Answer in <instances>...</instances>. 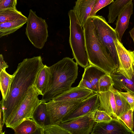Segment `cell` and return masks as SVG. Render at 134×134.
Wrapping results in <instances>:
<instances>
[{
  "label": "cell",
  "instance_id": "1",
  "mask_svg": "<svg viewBox=\"0 0 134 134\" xmlns=\"http://www.w3.org/2000/svg\"><path fill=\"white\" fill-rule=\"evenodd\" d=\"M41 56L24 59L19 63L13 75L8 97L0 101L3 125L9 117L19 105L37 75L44 66Z\"/></svg>",
  "mask_w": 134,
  "mask_h": 134
},
{
  "label": "cell",
  "instance_id": "2",
  "mask_svg": "<svg viewBox=\"0 0 134 134\" xmlns=\"http://www.w3.org/2000/svg\"><path fill=\"white\" fill-rule=\"evenodd\" d=\"M77 65L73 58L65 57L49 66L51 80L41 101L47 102L70 89L77 78Z\"/></svg>",
  "mask_w": 134,
  "mask_h": 134
},
{
  "label": "cell",
  "instance_id": "3",
  "mask_svg": "<svg viewBox=\"0 0 134 134\" xmlns=\"http://www.w3.org/2000/svg\"><path fill=\"white\" fill-rule=\"evenodd\" d=\"M83 27L90 64L97 66L110 75L116 72L117 67L98 39L91 16L88 18Z\"/></svg>",
  "mask_w": 134,
  "mask_h": 134
},
{
  "label": "cell",
  "instance_id": "4",
  "mask_svg": "<svg viewBox=\"0 0 134 134\" xmlns=\"http://www.w3.org/2000/svg\"><path fill=\"white\" fill-rule=\"evenodd\" d=\"M70 35L69 42L74 58L78 65L84 68L89 65L84 30L73 10L69 11Z\"/></svg>",
  "mask_w": 134,
  "mask_h": 134
},
{
  "label": "cell",
  "instance_id": "5",
  "mask_svg": "<svg viewBox=\"0 0 134 134\" xmlns=\"http://www.w3.org/2000/svg\"><path fill=\"white\" fill-rule=\"evenodd\" d=\"M39 95L34 85L31 86L19 105L5 121L6 127L14 130L23 121L31 119L35 110L41 101L39 99Z\"/></svg>",
  "mask_w": 134,
  "mask_h": 134
},
{
  "label": "cell",
  "instance_id": "6",
  "mask_svg": "<svg viewBox=\"0 0 134 134\" xmlns=\"http://www.w3.org/2000/svg\"><path fill=\"white\" fill-rule=\"evenodd\" d=\"M91 17L98 39L118 68V57L114 42L118 38L115 29L108 24L103 16L96 15Z\"/></svg>",
  "mask_w": 134,
  "mask_h": 134
},
{
  "label": "cell",
  "instance_id": "7",
  "mask_svg": "<svg viewBox=\"0 0 134 134\" xmlns=\"http://www.w3.org/2000/svg\"><path fill=\"white\" fill-rule=\"evenodd\" d=\"M48 27L44 19L38 16L32 9L30 10L25 34L35 47L41 49L44 47L48 37Z\"/></svg>",
  "mask_w": 134,
  "mask_h": 134
},
{
  "label": "cell",
  "instance_id": "8",
  "mask_svg": "<svg viewBox=\"0 0 134 134\" xmlns=\"http://www.w3.org/2000/svg\"><path fill=\"white\" fill-rule=\"evenodd\" d=\"M114 42L119 64L116 72L132 79L134 77V52L127 50L118 39Z\"/></svg>",
  "mask_w": 134,
  "mask_h": 134
},
{
  "label": "cell",
  "instance_id": "9",
  "mask_svg": "<svg viewBox=\"0 0 134 134\" xmlns=\"http://www.w3.org/2000/svg\"><path fill=\"white\" fill-rule=\"evenodd\" d=\"M83 100L56 101L51 100L46 102L51 124H58L60 123L63 119L70 113Z\"/></svg>",
  "mask_w": 134,
  "mask_h": 134
},
{
  "label": "cell",
  "instance_id": "10",
  "mask_svg": "<svg viewBox=\"0 0 134 134\" xmlns=\"http://www.w3.org/2000/svg\"><path fill=\"white\" fill-rule=\"evenodd\" d=\"M95 111L58 125L68 131L71 134H91L95 122L94 119Z\"/></svg>",
  "mask_w": 134,
  "mask_h": 134
},
{
  "label": "cell",
  "instance_id": "11",
  "mask_svg": "<svg viewBox=\"0 0 134 134\" xmlns=\"http://www.w3.org/2000/svg\"><path fill=\"white\" fill-rule=\"evenodd\" d=\"M100 105L98 93H94L84 99L61 123L69 121L85 115L98 109Z\"/></svg>",
  "mask_w": 134,
  "mask_h": 134
},
{
  "label": "cell",
  "instance_id": "12",
  "mask_svg": "<svg viewBox=\"0 0 134 134\" xmlns=\"http://www.w3.org/2000/svg\"><path fill=\"white\" fill-rule=\"evenodd\" d=\"M134 134L120 119L113 118L109 122H95L91 134Z\"/></svg>",
  "mask_w": 134,
  "mask_h": 134
},
{
  "label": "cell",
  "instance_id": "13",
  "mask_svg": "<svg viewBox=\"0 0 134 134\" xmlns=\"http://www.w3.org/2000/svg\"><path fill=\"white\" fill-rule=\"evenodd\" d=\"M94 93L91 90L77 86L71 87L52 100L56 101H79L84 99Z\"/></svg>",
  "mask_w": 134,
  "mask_h": 134
},
{
  "label": "cell",
  "instance_id": "14",
  "mask_svg": "<svg viewBox=\"0 0 134 134\" xmlns=\"http://www.w3.org/2000/svg\"><path fill=\"white\" fill-rule=\"evenodd\" d=\"M133 3L131 2L127 5L118 16L114 29L118 39L121 42L123 35L128 27L129 20L133 14Z\"/></svg>",
  "mask_w": 134,
  "mask_h": 134
},
{
  "label": "cell",
  "instance_id": "15",
  "mask_svg": "<svg viewBox=\"0 0 134 134\" xmlns=\"http://www.w3.org/2000/svg\"><path fill=\"white\" fill-rule=\"evenodd\" d=\"M100 105L99 110L104 111L113 118H117L114 93L111 90L98 93Z\"/></svg>",
  "mask_w": 134,
  "mask_h": 134
},
{
  "label": "cell",
  "instance_id": "16",
  "mask_svg": "<svg viewBox=\"0 0 134 134\" xmlns=\"http://www.w3.org/2000/svg\"><path fill=\"white\" fill-rule=\"evenodd\" d=\"M96 0H77L73 10L83 27L89 17Z\"/></svg>",
  "mask_w": 134,
  "mask_h": 134
},
{
  "label": "cell",
  "instance_id": "17",
  "mask_svg": "<svg viewBox=\"0 0 134 134\" xmlns=\"http://www.w3.org/2000/svg\"><path fill=\"white\" fill-rule=\"evenodd\" d=\"M51 80L49 67L45 65L38 72L34 84L40 95L43 96L46 92Z\"/></svg>",
  "mask_w": 134,
  "mask_h": 134
},
{
  "label": "cell",
  "instance_id": "18",
  "mask_svg": "<svg viewBox=\"0 0 134 134\" xmlns=\"http://www.w3.org/2000/svg\"><path fill=\"white\" fill-rule=\"evenodd\" d=\"M110 75L115 89L119 91L129 92L134 95V77L131 80L116 72Z\"/></svg>",
  "mask_w": 134,
  "mask_h": 134
},
{
  "label": "cell",
  "instance_id": "19",
  "mask_svg": "<svg viewBox=\"0 0 134 134\" xmlns=\"http://www.w3.org/2000/svg\"><path fill=\"white\" fill-rule=\"evenodd\" d=\"M31 119L35 122L38 128L51 124L46 102L41 101L35 110Z\"/></svg>",
  "mask_w": 134,
  "mask_h": 134
},
{
  "label": "cell",
  "instance_id": "20",
  "mask_svg": "<svg viewBox=\"0 0 134 134\" xmlns=\"http://www.w3.org/2000/svg\"><path fill=\"white\" fill-rule=\"evenodd\" d=\"M105 74H107L97 66L90 64L85 68L83 75L91 82L94 92L98 93L99 80L101 77Z\"/></svg>",
  "mask_w": 134,
  "mask_h": 134
},
{
  "label": "cell",
  "instance_id": "21",
  "mask_svg": "<svg viewBox=\"0 0 134 134\" xmlns=\"http://www.w3.org/2000/svg\"><path fill=\"white\" fill-rule=\"evenodd\" d=\"M27 18L0 23V37L15 32L27 23Z\"/></svg>",
  "mask_w": 134,
  "mask_h": 134
},
{
  "label": "cell",
  "instance_id": "22",
  "mask_svg": "<svg viewBox=\"0 0 134 134\" xmlns=\"http://www.w3.org/2000/svg\"><path fill=\"white\" fill-rule=\"evenodd\" d=\"M132 0H116L109 7L108 23H113L125 7Z\"/></svg>",
  "mask_w": 134,
  "mask_h": 134
},
{
  "label": "cell",
  "instance_id": "23",
  "mask_svg": "<svg viewBox=\"0 0 134 134\" xmlns=\"http://www.w3.org/2000/svg\"><path fill=\"white\" fill-rule=\"evenodd\" d=\"M13 77V74H9L5 70L0 72V86L2 101H6L8 97Z\"/></svg>",
  "mask_w": 134,
  "mask_h": 134
},
{
  "label": "cell",
  "instance_id": "24",
  "mask_svg": "<svg viewBox=\"0 0 134 134\" xmlns=\"http://www.w3.org/2000/svg\"><path fill=\"white\" fill-rule=\"evenodd\" d=\"M113 92L115 100L116 114L118 119L124 113L131 109L130 104L119 93L114 87L111 90Z\"/></svg>",
  "mask_w": 134,
  "mask_h": 134
},
{
  "label": "cell",
  "instance_id": "25",
  "mask_svg": "<svg viewBox=\"0 0 134 134\" xmlns=\"http://www.w3.org/2000/svg\"><path fill=\"white\" fill-rule=\"evenodd\" d=\"M28 119L22 122L13 130L16 134L37 133L38 127L32 119Z\"/></svg>",
  "mask_w": 134,
  "mask_h": 134
},
{
  "label": "cell",
  "instance_id": "26",
  "mask_svg": "<svg viewBox=\"0 0 134 134\" xmlns=\"http://www.w3.org/2000/svg\"><path fill=\"white\" fill-rule=\"evenodd\" d=\"M27 18L16 8H10L0 11V23Z\"/></svg>",
  "mask_w": 134,
  "mask_h": 134
},
{
  "label": "cell",
  "instance_id": "27",
  "mask_svg": "<svg viewBox=\"0 0 134 134\" xmlns=\"http://www.w3.org/2000/svg\"><path fill=\"white\" fill-rule=\"evenodd\" d=\"M38 134H71L68 131L58 124H51L38 128Z\"/></svg>",
  "mask_w": 134,
  "mask_h": 134
},
{
  "label": "cell",
  "instance_id": "28",
  "mask_svg": "<svg viewBox=\"0 0 134 134\" xmlns=\"http://www.w3.org/2000/svg\"><path fill=\"white\" fill-rule=\"evenodd\" d=\"M114 84L111 76L110 75L105 74L101 77L99 80L98 93L111 90L114 87Z\"/></svg>",
  "mask_w": 134,
  "mask_h": 134
},
{
  "label": "cell",
  "instance_id": "29",
  "mask_svg": "<svg viewBox=\"0 0 134 134\" xmlns=\"http://www.w3.org/2000/svg\"><path fill=\"white\" fill-rule=\"evenodd\" d=\"M133 110L131 109L124 113L118 119L121 120L130 131L133 132Z\"/></svg>",
  "mask_w": 134,
  "mask_h": 134
},
{
  "label": "cell",
  "instance_id": "30",
  "mask_svg": "<svg viewBox=\"0 0 134 134\" xmlns=\"http://www.w3.org/2000/svg\"><path fill=\"white\" fill-rule=\"evenodd\" d=\"M113 118L104 111L98 109L95 111L94 119L96 122L99 123L109 122L111 121Z\"/></svg>",
  "mask_w": 134,
  "mask_h": 134
},
{
  "label": "cell",
  "instance_id": "31",
  "mask_svg": "<svg viewBox=\"0 0 134 134\" xmlns=\"http://www.w3.org/2000/svg\"><path fill=\"white\" fill-rule=\"evenodd\" d=\"M114 1V0H96L89 17L96 15L98 11Z\"/></svg>",
  "mask_w": 134,
  "mask_h": 134
},
{
  "label": "cell",
  "instance_id": "32",
  "mask_svg": "<svg viewBox=\"0 0 134 134\" xmlns=\"http://www.w3.org/2000/svg\"><path fill=\"white\" fill-rule=\"evenodd\" d=\"M17 0H0V11L9 8H16Z\"/></svg>",
  "mask_w": 134,
  "mask_h": 134
},
{
  "label": "cell",
  "instance_id": "33",
  "mask_svg": "<svg viewBox=\"0 0 134 134\" xmlns=\"http://www.w3.org/2000/svg\"><path fill=\"white\" fill-rule=\"evenodd\" d=\"M78 86L80 87L87 89L95 92L91 83L87 77L83 75H82L81 80Z\"/></svg>",
  "mask_w": 134,
  "mask_h": 134
},
{
  "label": "cell",
  "instance_id": "34",
  "mask_svg": "<svg viewBox=\"0 0 134 134\" xmlns=\"http://www.w3.org/2000/svg\"><path fill=\"white\" fill-rule=\"evenodd\" d=\"M119 91L126 99L130 104L131 109L133 110L134 109V95L129 92Z\"/></svg>",
  "mask_w": 134,
  "mask_h": 134
},
{
  "label": "cell",
  "instance_id": "35",
  "mask_svg": "<svg viewBox=\"0 0 134 134\" xmlns=\"http://www.w3.org/2000/svg\"><path fill=\"white\" fill-rule=\"evenodd\" d=\"M9 66L4 60L2 54L0 55V72L3 70H5Z\"/></svg>",
  "mask_w": 134,
  "mask_h": 134
},
{
  "label": "cell",
  "instance_id": "36",
  "mask_svg": "<svg viewBox=\"0 0 134 134\" xmlns=\"http://www.w3.org/2000/svg\"><path fill=\"white\" fill-rule=\"evenodd\" d=\"M129 33L130 37L133 40L134 44V26L132 29L129 31ZM133 51L134 52V48Z\"/></svg>",
  "mask_w": 134,
  "mask_h": 134
},
{
  "label": "cell",
  "instance_id": "37",
  "mask_svg": "<svg viewBox=\"0 0 134 134\" xmlns=\"http://www.w3.org/2000/svg\"><path fill=\"white\" fill-rule=\"evenodd\" d=\"M133 131L134 133V109L133 111Z\"/></svg>",
  "mask_w": 134,
  "mask_h": 134
}]
</instances>
